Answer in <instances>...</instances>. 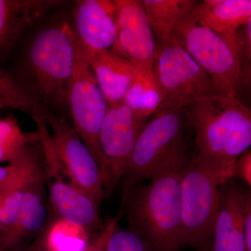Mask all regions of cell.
<instances>
[{"label":"cell","instance_id":"ac0fdd59","mask_svg":"<svg viewBox=\"0 0 251 251\" xmlns=\"http://www.w3.org/2000/svg\"><path fill=\"white\" fill-rule=\"evenodd\" d=\"M62 3L59 0H0V54L13 47L26 28Z\"/></svg>","mask_w":251,"mask_h":251},{"label":"cell","instance_id":"2e32d148","mask_svg":"<svg viewBox=\"0 0 251 251\" xmlns=\"http://www.w3.org/2000/svg\"><path fill=\"white\" fill-rule=\"evenodd\" d=\"M82 46L107 103L112 105L123 101L136 77L138 68L110 50H92Z\"/></svg>","mask_w":251,"mask_h":251},{"label":"cell","instance_id":"7a4b0ae2","mask_svg":"<svg viewBox=\"0 0 251 251\" xmlns=\"http://www.w3.org/2000/svg\"><path fill=\"white\" fill-rule=\"evenodd\" d=\"M235 161L200 154L186 160L181 174V247L209 250L223 189L234 176Z\"/></svg>","mask_w":251,"mask_h":251},{"label":"cell","instance_id":"30bf717a","mask_svg":"<svg viewBox=\"0 0 251 251\" xmlns=\"http://www.w3.org/2000/svg\"><path fill=\"white\" fill-rule=\"evenodd\" d=\"M141 130L123 101L108 105L99 135V145L105 160V194L121 182Z\"/></svg>","mask_w":251,"mask_h":251},{"label":"cell","instance_id":"e0dca14e","mask_svg":"<svg viewBox=\"0 0 251 251\" xmlns=\"http://www.w3.org/2000/svg\"><path fill=\"white\" fill-rule=\"evenodd\" d=\"M45 182L44 176L28 188L19 215L9 228L0 233V251H17L26 239L45 226L47 219Z\"/></svg>","mask_w":251,"mask_h":251},{"label":"cell","instance_id":"4fadbf2b","mask_svg":"<svg viewBox=\"0 0 251 251\" xmlns=\"http://www.w3.org/2000/svg\"><path fill=\"white\" fill-rule=\"evenodd\" d=\"M191 10L201 24L221 36L239 59L238 33L251 19V0L196 1Z\"/></svg>","mask_w":251,"mask_h":251},{"label":"cell","instance_id":"44dd1931","mask_svg":"<svg viewBox=\"0 0 251 251\" xmlns=\"http://www.w3.org/2000/svg\"><path fill=\"white\" fill-rule=\"evenodd\" d=\"M39 140L29 144L16 161L8 166H0V197L28 175L44 168L42 148L34 145Z\"/></svg>","mask_w":251,"mask_h":251},{"label":"cell","instance_id":"83f0119b","mask_svg":"<svg viewBox=\"0 0 251 251\" xmlns=\"http://www.w3.org/2000/svg\"><path fill=\"white\" fill-rule=\"evenodd\" d=\"M244 240H245V251H251V193L247 196L244 209Z\"/></svg>","mask_w":251,"mask_h":251},{"label":"cell","instance_id":"ba28073f","mask_svg":"<svg viewBox=\"0 0 251 251\" xmlns=\"http://www.w3.org/2000/svg\"><path fill=\"white\" fill-rule=\"evenodd\" d=\"M181 110L163 108L140 130L121 182L123 194L150 179L157 166L182 141Z\"/></svg>","mask_w":251,"mask_h":251},{"label":"cell","instance_id":"5b68a950","mask_svg":"<svg viewBox=\"0 0 251 251\" xmlns=\"http://www.w3.org/2000/svg\"><path fill=\"white\" fill-rule=\"evenodd\" d=\"M170 40L181 46L205 72L216 94L237 97L242 82L239 59L221 36L201 24L191 9L175 25Z\"/></svg>","mask_w":251,"mask_h":251},{"label":"cell","instance_id":"f546056e","mask_svg":"<svg viewBox=\"0 0 251 251\" xmlns=\"http://www.w3.org/2000/svg\"><path fill=\"white\" fill-rule=\"evenodd\" d=\"M6 106H7V105H6V103H5L4 101H3V100H0V111H1L4 107Z\"/></svg>","mask_w":251,"mask_h":251},{"label":"cell","instance_id":"ffe728a7","mask_svg":"<svg viewBox=\"0 0 251 251\" xmlns=\"http://www.w3.org/2000/svg\"><path fill=\"white\" fill-rule=\"evenodd\" d=\"M194 0H143L145 14L152 30L157 50L168 44L175 25L187 14Z\"/></svg>","mask_w":251,"mask_h":251},{"label":"cell","instance_id":"d6986e66","mask_svg":"<svg viewBox=\"0 0 251 251\" xmlns=\"http://www.w3.org/2000/svg\"><path fill=\"white\" fill-rule=\"evenodd\" d=\"M123 102L130 109L135 122L142 129L149 119L160 110L163 103V94L153 70L144 72L138 69Z\"/></svg>","mask_w":251,"mask_h":251},{"label":"cell","instance_id":"4316f807","mask_svg":"<svg viewBox=\"0 0 251 251\" xmlns=\"http://www.w3.org/2000/svg\"><path fill=\"white\" fill-rule=\"evenodd\" d=\"M234 176L242 179L248 186H251V152L247 150L236 159L234 165Z\"/></svg>","mask_w":251,"mask_h":251},{"label":"cell","instance_id":"7c38bea8","mask_svg":"<svg viewBox=\"0 0 251 251\" xmlns=\"http://www.w3.org/2000/svg\"><path fill=\"white\" fill-rule=\"evenodd\" d=\"M75 34L92 50H110L116 44L117 28L114 1L80 0L74 9Z\"/></svg>","mask_w":251,"mask_h":251},{"label":"cell","instance_id":"52a82bcc","mask_svg":"<svg viewBox=\"0 0 251 251\" xmlns=\"http://www.w3.org/2000/svg\"><path fill=\"white\" fill-rule=\"evenodd\" d=\"M157 51L153 70L163 94L160 110H182L198 99L215 94L207 74L179 44L170 40Z\"/></svg>","mask_w":251,"mask_h":251},{"label":"cell","instance_id":"d4e9b609","mask_svg":"<svg viewBox=\"0 0 251 251\" xmlns=\"http://www.w3.org/2000/svg\"><path fill=\"white\" fill-rule=\"evenodd\" d=\"M238 55L242 70V82L251 80V19L242 26L238 33Z\"/></svg>","mask_w":251,"mask_h":251},{"label":"cell","instance_id":"f1b7e54d","mask_svg":"<svg viewBox=\"0 0 251 251\" xmlns=\"http://www.w3.org/2000/svg\"><path fill=\"white\" fill-rule=\"evenodd\" d=\"M21 251H54L51 249L50 247H49V246L48 245L47 242H39L36 243V244H33V245L30 246L27 248V249H25V250H22Z\"/></svg>","mask_w":251,"mask_h":251},{"label":"cell","instance_id":"9a60e30c","mask_svg":"<svg viewBox=\"0 0 251 251\" xmlns=\"http://www.w3.org/2000/svg\"><path fill=\"white\" fill-rule=\"evenodd\" d=\"M61 175L53 173L46 178L50 200L61 220L84 230L96 228L100 224L98 204Z\"/></svg>","mask_w":251,"mask_h":251},{"label":"cell","instance_id":"8992f818","mask_svg":"<svg viewBox=\"0 0 251 251\" xmlns=\"http://www.w3.org/2000/svg\"><path fill=\"white\" fill-rule=\"evenodd\" d=\"M68 106L73 126L93 155L103 178L105 160L99 145V135L108 104L99 88L78 38L76 66L69 90Z\"/></svg>","mask_w":251,"mask_h":251},{"label":"cell","instance_id":"8fae6325","mask_svg":"<svg viewBox=\"0 0 251 251\" xmlns=\"http://www.w3.org/2000/svg\"><path fill=\"white\" fill-rule=\"evenodd\" d=\"M113 1L117 37L110 51L128 59L140 70L153 71L158 51L142 1Z\"/></svg>","mask_w":251,"mask_h":251},{"label":"cell","instance_id":"603a6c76","mask_svg":"<svg viewBox=\"0 0 251 251\" xmlns=\"http://www.w3.org/2000/svg\"><path fill=\"white\" fill-rule=\"evenodd\" d=\"M0 100L6 103L7 107L27 112H31L40 106L41 104L30 92L18 84L6 71L0 69Z\"/></svg>","mask_w":251,"mask_h":251},{"label":"cell","instance_id":"3957f363","mask_svg":"<svg viewBox=\"0 0 251 251\" xmlns=\"http://www.w3.org/2000/svg\"><path fill=\"white\" fill-rule=\"evenodd\" d=\"M77 37L69 23L39 31L31 41L26 67L37 101L48 110H69L68 98L75 73Z\"/></svg>","mask_w":251,"mask_h":251},{"label":"cell","instance_id":"9c48e42d","mask_svg":"<svg viewBox=\"0 0 251 251\" xmlns=\"http://www.w3.org/2000/svg\"><path fill=\"white\" fill-rule=\"evenodd\" d=\"M41 111L64 174L70 182L99 205L105 195V186L103 175L93 155L65 118L43 106Z\"/></svg>","mask_w":251,"mask_h":251},{"label":"cell","instance_id":"cb8c5ba5","mask_svg":"<svg viewBox=\"0 0 251 251\" xmlns=\"http://www.w3.org/2000/svg\"><path fill=\"white\" fill-rule=\"evenodd\" d=\"M108 251H156L150 243L130 229H118L109 240Z\"/></svg>","mask_w":251,"mask_h":251},{"label":"cell","instance_id":"484cf974","mask_svg":"<svg viewBox=\"0 0 251 251\" xmlns=\"http://www.w3.org/2000/svg\"><path fill=\"white\" fill-rule=\"evenodd\" d=\"M123 212L124 205L122 201L120 210L116 215L109 220L93 242L81 251H108L109 240L112 233L116 230Z\"/></svg>","mask_w":251,"mask_h":251},{"label":"cell","instance_id":"5bb4252c","mask_svg":"<svg viewBox=\"0 0 251 251\" xmlns=\"http://www.w3.org/2000/svg\"><path fill=\"white\" fill-rule=\"evenodd\" d=\"M249 193L231 179L225 185L209 251H245L243 219Z\"/></svg>","mask_w":251,"mask_h":251},{"label":"cell","instance_id":"6da1fadb","mask_svg":"<svg viewBox=\"0 0 251 251\" xmlns=\"http://www.w3.org/2000/svg\"><path fill=\"white\" fill-rule=\"evenodd\" d=\"M186 160L182 140L157 166L148 184L123 194L129 229L156 251H180L182 247L181 174Z\"/></svg>","mask_w":251,"mask_h":251},{"label":"cell","instance_id":"277c9868","mask_svg":"<svg viewBox=\"0 0 251 251\" xmlns=\"http://www.w3.org/2000/svg\"><path fill=\"white\" fill-rule=\"evenodd\" d=\"M198 154L235 161L251 145V110L237 97L213 94L186 108Z\"/></svg>","mask_w":251,"mask_h":251},{"label":"cell","instance_id":"7402d4cb","mask_svg":"<svg viewBox=\"0 0 251 251\" xmlns=\"http://www.w3.org/2000/svg\"><path fill=\"white\" fill-rule=\"evenodd\" d=\"M39 138L38 132L35 135L25 133L13 114L0 118V163H13Z\"/></svg>","mask_w":251,"mask_h":251}]
</instances>
